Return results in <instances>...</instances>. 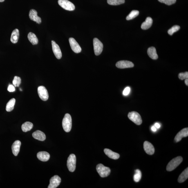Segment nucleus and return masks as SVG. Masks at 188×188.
<instances>
[{
  "label": "nucleus",
  "instance_id": "f257e3e1",
  "mask_svg": "<svg viewBox=\"0 0 188 188\" xmlns=\"http://www.w3.org/2000/svg\"><path fill=\"white\" fill-rule=\"evenodd\" d=\"M62 127L64 131L68 133L71 130L72 127V119L71 116L69 114L65 115L62 122Z\"/></svg>",
  "mask_w": 188,
  "mask_h": 188
},
{
  "label": "nucleus",
  "instance_id": "f03ea898",
  "mask_svg": "<svg viewBox=\"0 0 188 188\" xmlns=\"http://www.w3.org/2000/svg\"><path fill=\"white\" fill-rule=\"evenodd\" d=\"M183 160L181 156L176 157L170 161L167 166V170L168 171H173L180 165Z\"/></svg>",
  "mask_w": 188,
  "mask_h": 188
},
{
  "label": "nucleus",
  "instance_id": "7ed1b4c3",
  "mask_svg": "<svg viewBox=\"0 0 188 188\" xmlns=\"http://www.w3.org/2000/svg\"><path fill=\"white\" fill-rule=\"evenodd\" d=\"M97 171L101 177H106L111 173V169L109 168L106 167L102 164H98L96 167Z\"/></svg>",
  "mask_w": 188,
  "mask_h": 188
},
{
  "label": "nucleus",
  "instance_id": "20e7f679",
  "mask_svg": "<svg viewBox=\"0 0 188 188\" xmlns=\"http://www.w3.org/2000/svg\"><path fill=\"white\" fill-rule=\"evenodd\" d=\"M128 117L130 120L137 125H140L142 123V120L140 115L136 112H132L129 113Z\"/></svg>",
  "mask_w": 188,
  "mask_h": 188
},
{
  "label": "nucleus",
  "instance_id": "39448f33",
  "mask_svg": "<svg viewBox=\"0 0 188 188\" xmlns=\"http://www.w3.org/2000/svg\"><path fill=\"white\" fill-rule=\"evenodd\" d=\"M76 157L75 154H71L69 156L67 161V166L70 172H73L76 169Z\"/></svg>",
  "mask_w": 188,
  "mask_h": 188
},
{
  "label": "nucleus",
  "instance_id": "423d86ee",
  "mask_svg": "<svg viewBox=\"0 0 188 188\" xmlns=\"http://www.w3.org/2000/svg\"><path fill=\"white\" fill-rule=\"evenodd\" d=\"M94 52L96 55H99L102 53L103 48V45L100 41L95 38L93 41Z\"/></svg>",
  "mask_w": 188,
  "mask_h": 188
},
{
  "label": "nucleus",
  "instance_id": "0eeeda50",
  "mask_svg": "<svg viewBox=\"0 0 188 188\" xmlns=\"http://www.w3.org/2000/svg\"><path fill=\"white\" fill-rule=\"evenodd\" d=\"M58 3L60 6L66 10L72 11L75 9V5L68 0H58Z\"/></svg>",
  "mask_w": 188,
  "mask_h": 188
},
{
  "label": "nucleus",
  "instance_id": "6e6552de",
  "mask_svg": "<svg viewBox=\"0 0 188 188\" xmlns=\"http://www.w3.org/2000/svg\"><path fill=\"white\" fill-rule=\"evenodd\" d=\"M38 93L41 100L46 101L48 98V94L46 88L44 86H41L38 88Z\"/></svg>",
  "mask_w": 188,
  "mask_h": 188
},
{
  "label": "nucleus",
  "instance_id": "1a4fd4ad",
  "mask_svg": "<svg viewBox=\"0 0 188 188\" xmlns=\"http://www.w3.org/2000/svg\"><path fill=\"white\" fill-rule=\"evenodd\" d=\"M69 42L72 49L75 53H78L81 52L82 49L75 39L73 38H69Z\"/></svg>",
  "mask_w": 188,
  "mask_h": 188
},
{
  "label": "nucleus",
  "instance_id": "9d476101",
  "mask_svg": "<svg viewBox=\"0 0 188 188\" xmlns=\"http://www.w3.org/2000/svg\"><path fill=\"white\" fill-rule=\"evenodd\" d=\"M61 182V179L58 176L55 175L50 180V184L48 188H56L58 187Z\"/></svg>",
  "mask_w": 188,
  "mask_h": 188
},
{
  "label": "nucleus",
  "instance_id": "9b49d317",
  "mask_svg": "<svg viewBox=\"0 0 188 188\" xmlns=\"http://www.w3.org/2000/svg\"><path fill=\"white\" fill-rule=\"evenodd\" d=\"M117 68L124 69L133 67L134 65L131 61L126 60H122L118 61L116 64Z\"/></svg>",
  "mask_w": 188,
  "mask_h": 188
},
{
  "label": "nucleus",
  "instance_id": "f8f14e48",
  "mask_svg": "<svg viewBox=\"0 0 188 188\" xmlns=\"http://www.w3.org/2000/svg\"><path fill=\"white\" fill-rule=\"evenodd\" d=\"M52 50L54 55L58 59H61L62 57V54L61 51L58 45L55 41H51Z\"/></svg>",
  "mask_w": 188,
  "mask_h": 188
},
{
  "label": "nucleus",
  "instance_id": "ddd939ff",
  "mask_svg": "<svg viewBox=\"0 0 188 188\" xmlns=\"http://www.w3.org/2000/svg\"><path fill=\"white\" fill-rule=\"evenodd\" d=\"M144 148L146 153L149 155H153L154 153L155 149L153 146L150 142L147 141L145 142Z\"/></svg>",
  "mask_w": 188,
  "mask_h": 188
},
{
  "label": "nucleus",
  "instance_id": "4468645a",
  "mask_svg": "<svg viewBox=\"0 0 188 188\" xmlns=\"http://www.w3.org/2000/svg\"><path fill=\"white\" fill-rule=\"evenodd\" d=\"M188 135V128H185L179 132L175 137V140L177 142H180L182 138Z\"/></svg>",
  "mask_w": 188,
  "mask_h": 188
},
{
  "label": "nucleus",
  "instance_id": "2eb2a0df",
  "mask_svg": "<svg viewBox=\"0 0 188 188\" xmlns=\"http://www.w3.org/2000/svg\"><path fill=\"white\" fill-rule=\"evenodd\" d=\"M29 17L32 20L36 22L38 24L41 22V18L38 17L37 11L34 9L30 10L29 13Z\"/></svg>",
  "mask_w": 188,
  "mask_h": 188
},
{
  "label": "nucleus",
  "instance_id": "dca6fc26",
  "mask_svg": "<svg viewBox=\"0 0 188 188\" xmlns=\"http://www.w3.org/2000/svg\"><path fill=\"white\" fill-rule=\"evenodd\" d=\"M37 157L41 161L46 162L49 160L50 155L46 152H40L37 154Z\"/></svg>",
  "mask_w": 188,
  "mask_h": 188
},
{
  "label": "nucleus",
  "instance_id": "f3484780",
  "mask_svg": "<svg viewBox=\"0 0 188 188\" xmlns=\"http://www.w3.org/2000/svg\"><path fill=\"white\" fill-rule=\"evenodd\" d=\"M21 142L19 140H16L13 144L12 146L13 153L15 156H17L19 153Z\"/></svg>",
  "mask_w": 188,
  "mask_h": 188
},
{
  "label": "nucleus",
  "instance_id": "a211bd4d",
  "mask_svg": "<svg viewBox=\"0 0 188 188\" xmlns=\"http://www.w3.org/2000/svg\"><path fill=\"white\" fill-rule=\"evenodd\" d=\"M32 136L36 140L44 141L46 138V135L43 132L39 130L36 131L32 133Z\"/></svg>",
  "mask_w": 188,
  "mask_h": 188
},
{
  "label": "nucleus",
  "instance_id": "6ab92c4d",
  "mask_svg": "<svg viewBox=\"0 0 188 188\" xmlns=\"http://www.w3.org/2000/svg\"><path fill=\"white\" fill-rule=\"evenodd\" d=\"M104 152L106 155L110 158L113 159L117 160L120 158V155L119 154L114 152L109 149H105Z\"/></svg>",
  "mask_w": 188,
  "mask_h": 188
},
{
  "label": "nucleus",
  "instance_id": "aec40b11",
  "mask_svg": "<svg viewBox=\"0 0 188 188\" xmlns=\"http://www.w3.org/2000/svg\"><path fill=\"white\" fill-rule=\"evenodd\" d=\"M147 54L150 58L153 60L158 59V56L156 53V48L154 47H151L148 48Z\"/></svg>",
  "mask_w": 188,
  "mask_h": 188
},
{
  "label": "nucleus",
  "instance_id": "412c9836",
  "mask_svg": "<svg viewBox=\"0 0 188 188\" xmlns=\"http://www.w3.org/2000/svg\"><path fill=\"white\" fill-rule=\"evenodd\" d=\"M153 23V20L151 17H147L145 21L142 23L141 25V28L142 29L147 30L149 29L152 26Z\"/></svg>",
  "mask_w": 188,
  "mask_h": 188
},
{
  "label": "nucleus",
  "instance_id": "4be33fe9",
  "mask_svg": "<svg viewBox=\"0 0 188 188\" xmlns=\"http://www.w3.org/2000/svg\"><path fill=\"white\" fill-rule=\"evenodd\" d=\"M19 32L18 29H16L13 31L11 36V41L13 43L15 44L18 42L19 39Z\"/></svg>",
  "mask_w": 188,
  "mask_h": 188
},
{
  "label": "nucleus",
  "instance_id": "5701e85b",
  "mask_svg": "<svg viewBox=\"0 0 188 188\" xmlns=\"http://www.w3.org/2000/svg\"><path fill=\"white\" fill-rule=\"evenodd\" d=\"M188 178V168L185 169L182 172L179 176L178 178V182L180 183H182L187 180Z\"/></svg>",
  "mask_w": 188,
  "mask_h": 188
},
{
  "label": "nucleus",
  "instance_id": "b1692460",
  "mask_svg": "<svg viewBox=\"0 0 188 188\" xmlns=\"http://www.w3.org/2000/svg\"><path fill=\"white\" fill-rule=\"evenodd\" d=\"M28 38L29 41L32 45H35L38 44L39 41L36 36L34 33L32 32H29L28 34Z\"/></svg>",
  "mask_w": 188,
  "mask_h": 188
},
{
  "label": "nucleus",
  "instance_id": "393cba45",
  "mask_svg": "<svg viewBox=\"0 0 188 188\" xmlns=\"http://www.w3.org/2000/svg\"><path fill=\"white\" fill-rule=\"evenodd\" d=\"M33 127V124L32 123L27 122L22 125L21 128L23 132H27L31 130Z\"/></svg>",
  "mask_w": 188,
  "mask_h": 188
},
{
  "label": "nucleus",
  "instance_id": "a878e982",
  "mask_svg": "<svg viewBox=\"0 0 188 188\" xmlns=\"http://www.w3.org/2000/svg\"><path fill=\"white\" fill-rule=\"evenodd\" d=\"M15 99L12 98L7 103L6 106V111L8 112H10L13 111L14 108V106L15 103Z\"/></svg>",
  "mask_w": 188,
  "mask_h": 188
},
{
  "label": "nucleus",
  "instance_id": "bb28decb",
  "mask_svg": "<svg viewBox=\"0 0 188 188\" xmlns=\"http://www.w3.org/2000/svg\"><path fill=\"white\" fill-rule=\"evenodd\" d=\"M139 11L137 10H133L126 17V20H132L138 16L139 14Z\"/></svg>",
  "mask_w": 188,
  "mask_h": 188
},
{
  "label": "nucleus",
  "instance_id": "cd10ccee",
  "mask_svg": "<svg viewBox=\"0 0 188 188\" xmlns=\"http://www.w3.org/2000/svg\"><path fill=\"white\" fill-rule=\"evenodd\" d=\"M135 174L133 176V180L135 182H138L142 178V173L139 169L135 170Z\"/></svg>",
  "mask_w": 188,
  "mask_h": 188
},
{
  "label": "nucleus",
  "instance_id": "c85d7f7f",
  "mask_svg": "<svg viewBox=\"0 0 188 188\" xmlns=\"http://www.w3.org/2000/svg\"><path fill=\"white\" fill-rule=\"evenodd\" d=\"M107 3L110 5H118L125 3V0H107Z\"/></svg>",
  "mask_w": 188,
  "mask_h": 188
},
{
  "label": "nucleus",
  "instance_id": "c756f323",
  "mask_svg": "<svg viewBox=\"0 0 188 188\" xmlns=\"http://www.w3.org/2000/svg\"><path fill=\"white\" fill-rule=\"evenodd\" d=\"M180 29V26H178V25H175V26L172 27L171 29L168 30V33L170 35H172L173 33L178 31Z\"/></svg>",
  "mask_w": 188,
  "mask_h": 188
},
{
  "label": "nucleus",
  "instance_id": "7c9ffc66",
  "mask_svg": "<svg viewBox=\"0 0 188 188\" xmlns=\"http://www.w3.org/2000/svg\"><path fill=\"white\" fill-rule=\"evenodd\" d=\"M21 83V79L19 77L15 76L14 77L13 81V84L14 86L15 87H19Z\"/></svg>",
  "mask_w": 188,
  "mask_h": 188
},
{
  "label": "nucleus",
  "instance_id": "2f4dec72",
  "mask_svg": "<svg viewBox=\"0 0 188 188\" xmlns=\"http://www.w3.org/2000/svg\"><path fill=\"white\" fill-rule=\"evenodd\" d=\"M158 1L161 3L165 4L168 5L174 4L176 1V0H158Z\"/></svg>",
  "mask_w": 188,
  "mask_h": 188
},
{
  "label": "nucleus",
  "instance_id": "473e14b6",
  "mask_svg": "<svg viewBox=\"0 0 188 188\" xmlns=\"http://www.w3.org/2000/svg\"><path fill=\"white\" fill-rule=\"evenodd\" d=\"M178 76L179 79L182 80L187 79L188 78V72H186L185 73H180L179 74Z\"/></svg>",
  "mask_w": 188,
  "mask_h": 188
},
{
  "label": "nucleus",
  "instance_id": "72a5a7b5",
  "mask_svg": "<svg viewBox=\"0 0 188 188\" xmlns=\"http://www.w3.org/2000/svg\"><path fill=\"white\" fill-rule=\"evenodd\" d=\"M130 91V88L129 87H127L125 88L123 91V94L124 95H129Z\"/></svg>",
  "mask_w": 188,
  "mask_h": 188
},
{
  "label": "nucleus",
  "instance_id": "f704fd0d",
  "mask_svg": "<svg viewBox=\"0 0 188 188\" xmlns=\"http://www.w3.org/2000/svg\"><path fill=\"white\" fill-rule=\"evenodd\" d=\"M8 90L9 92H13L15 91V88L13 85L10 84L8 86Z\"/></svg>",
  "mask_w": 188,
  "mask_h": 188
},
{
  "label": "nucleus",
  "instance_id": "c9c22d12",
  "mask_svg": "<svg viewBox=\"0 0 188 188\" xmlns=\"http://www.w3.org/2000/svg\"><path fill=\"white\" fill-rule=\"evenodd\" d=\"M154 126H155V127H156L157 129H159V128H160V125L158 123H155V125H154Z\"/></svg>",
  "mask_w": 188,
  "mask_h": 188
},
{
  "label": "nucleus",
  "instance_id": "e433bc0d",
  "mask_svg": "<svg viewBox=\"0 0 188 188\" xmlns=\"http://www.w3.org/2000/svg\"><path fill=\"white\" fill-rule=\"evenodd\" d=\"M152 130L154 131L155 132L156 131V128L154 126H153L151 127Z\"/></svg>",
  "mask_w": 188,
  "mask_h": 188
},
{
  "label": "nucleus",
  "instance_id": "4c0bfd02",
  "mask_svg": "<svg viewBox=\"0 0 188 188\" xmlns=\"http://www.w3.org/2000/svg\"><path fill=\"white\" fill-rule=\"evenodd\" d=\"M185 83L186 84V85H187V86H188V79H185Z\"/></svg>",
  "mask_w": 188,
  "mask_h": 188
},
{
  "label": "nucleus",
  "instance_id": "58836bf2",
  "mask_svg": "<svg viewBox=\"0 0 188 188\" xmlns=\"http://www.w3.org/2000/svg\"><path fill=\"white\" fill-rule=\"evenodd\" d=\"M5 0H0V2H3Z\"/></svg>",
  "mask_w": 188,
  "mask_h": 188
}]
</instances>
